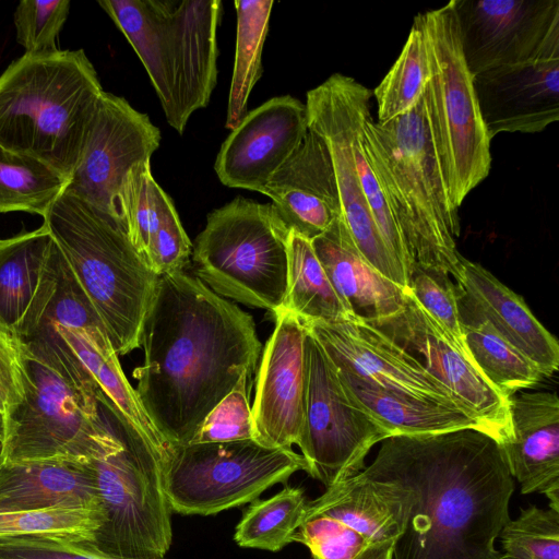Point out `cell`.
Here are the masks:
<instances>
[{
    "instance_id": "obj_1",
    "label": "cell",
    "mask_w": 559,
    "mask_h": 559,
    "mask_svg": "<svg viewBox=\"0 0 559 559\" xmlns=\"http://www.w3.org/2000/svg\"><path fill=\"white\" fill-rule=\"evenodd\" d=\"M136 394L170 445L190 443L207 414L255 370L252 317L185 271L159 276L144 316Z\"/></svg>"
},
{
    "instance_id": "obj_2",
    "label": "cell",
    "mask_w": 559,
    "mask_h": 559,
    "mask_svg": "<svg viewBox=\"0 0 559 559\" xmlns=\"http://www.w3.org/2000/svg\"><path fill=\"white\" fill-rule=\"evenodd\" d=\"M361 473L411 493L393 559H502L496 548L514 491L501 444L465 428L393 436Z\"/></svg>"
},
{
    "instance_id": "obj_3",
    "label": "cell",
    "mask_w": 559,
    "mask_h": 559,
    "mask_svg": "<svg viewBox=\"0 0 559 559\" xmlns=\"http://www.w3.org/2000/svg\"><path fill=\"white\" fill-rule=\"evenodd\" d=\"M103 93L83 49L22 55L0 75V146L69 182Z\"/></svg>"
},
{
    "instance_id": "obj_4",
    "label": "cell",
    "mask_w": 559,
    "mask_h": 559,
    "mask_svg": "<svg viewBox=\"0 0 559 559\" xmlns=\"http://www.w3.org/2000/svg\"><path fill=\"white\" fill-rule=\"evenodd\" d=\"M364 147L414 261L457 277L459 207L433 141L425 93L411 110L385 123L370 117Z\"/></svg>"
},
{
    "instance_id": "obj_5",
    "label": "cell",
    "mask_w": 559,
    "mask_h": 559,
    "mask_svg": "<svg viewBox=\"0 0 559 559\" xmlns=\"http://www.w3.org/2000/svg\"><path fill=\"white\" fill-rule=\"evenodd\" d=\"M43 218L117 355L139 348L159 276L135 250L121 222L66 190Z\"/></svg>"
},
{
    "instance_id": "obj_6",
    "label": "cell",
    "mask_w": 559,
    "mask_h": 559,
    "mask_svg": "<svg viewBox=\"0 0 559 559\" xmlns=\"http://www.w3.org/2000/svg\"><path fill=\"white\" fill-rule=\"evenodd\" d=\"M288 234L272 203L237 197L207 215L192 248L194 273L221 297L274 314L287 294Z\"/></svg>"
},
{
    "instance_id": "obj_7",
    "label": "cell",
    "mask_w": 559,
    "mask_h": 559,
    "mask_svg": "<svg viewBox=\"0 0 559 559\" xmlns=\"http://www.w3.org/2000/svg\"><path fill=\"white\" fill-rule=\"evenodd\" d=\"M24 350V397L5 416L0 461L90 462L122 439L99 411L100 390L85 388Z\"/></svg>"
},
{
    "instance_id": "obj_8",
    "label": "cell",
    "mask_w": 559,
    "mask_h": 559,
    "mask_svg": "<svg viewBox=\"0 0 559 559\" xmlns=\"http://www.w3.org/2000/svg\"><path fill=\"white\" fill-rule=\"evenodd\" d=\"M420 16L430 69L425 88L427 115L451 199L460 207L490 171L491 139L463 56L452 1Z\"/></svg>"
},
{
    "instance_id": "obj_9",
    "label": "cell",
    "mask_w": 559,
    "mask_h": 559,
    "mask_svg": "<svg viewBox=\"0 0 559 559\" xmlns=\"http://www.w3.org/2000/svg\"><path fill=\"white\" fill-rule=\"evenodd\" d=\"M298 471H308L301 454L254 439L171 445L165 489L173 512L211 515L254 501Z\"/></svg>"
},
{
    "instance_id": "obj_10",
    "label": "cell",
    "mask_w": 559,
    "mask_h": 559,
    "mask_svg": "<svg viewBox=\"0 0 559 559\" xmlns=\"http://www.w3.org/2000/svg\"><path fill=\"white\" fill-rule=\"evenodd\" d=\"M121 439L118 449L91 461L105 522L93 542L83 544L116 558L164 559L173 539L167 457Z\"/></svg>"
},
{
    "instance_id": "obj_11",
    "label": "cell",
    "mask_w": 559,
    "mask_h": 559,
    "mask_svg": "<svg viewBox=\"0 0 559 559\" xmlns=\"http://www.w3.org/2000/svg\"><path fill=\"white\" fill-rule=\"evenodd\" d=\"M372 92L355 79L335 73L307 93L308 127L325 143L336 180L342 221L359 253L385 278L406 288L403 266L388 250L365 200L355 143L370 115Z\"/></svg>"
},
{
    "instance_id": "obj_12",
    "label": "cell",
    "mask_w": 559,
    "mask_h": 559,
    "mask_svg": "<svg viewBox=\"0 0 559 559\" xmlns=\"http://www.w3.org/2000/svg\"><path fill=\"white\" fill-rule=\"evenodd\" d=\"M304 352V423L297 445L307 473L328 488L364 471L371 448L391 436L346 395L335 366L307 330Z\"/></svg>"
},
{
    "instance_id": "obj_13",
    "label": "cell",
    "mask_w": 559,
    "mask_h": 559,
    "mask_svg": "<svg viewBox=\"0 0 559 559\" xmlns=\"http://www.w3.org/2000/svg\"><path fill=\"white\" fill-rule=\"evenodd\" d=\"M409 491L361 472L307 501L293 542L312 559H356L367 549L394 544L405 530Z\"/></svg>"
},
{
    "instance_id": "obj_14",
    "label": "cell",
    "mask_w": 559,
    "mask_h": 559,
    "mask_svg": "<svg viewBox=\"0 0 559 559\" xmlns=\"http://www.w3.org/2000/svg\"><path fill=\"white\" fill-rule=\"evenodd\" d=\"M461 47L474 75L559 59V0H452Z\"/></svg>"
},
{
    "instance_id": "obj_15",
    "label": "cell",
    "mask_w": 559,
    "mask_h": 559,
    "mask_svg": "<svg viewBox=\"0 0 559 559\" xmlns=\"http://www.w3.org/2000/svg\"><path fill=\"white\" fill-rule=\"evenodd\" d=\"M160 139L159 129L146 114L104 91L82 156L64 190L121 222L123 181L132 168L151 162Z\"/></svg>"
},
{
    "instance_id": "obj_16",
    "label": "cell",
    "mask_w": 559,
    "mask_h": 559,
    "mask_svg": "<svg viewBox=\"0 0 559 559\" xmlns=\"http://www.w3.org/2000/svg\"><path fill=\"white\" fill-rule=\"evenodd\" d=\"M369 323L418 357L428 372L450 391L459 406L500 444L510 437L509 399L452 345L407 287L397 313Z\"/></svg>"
},
{
    "instance_id": "obj_17",
    "label": "cell",
    "mask_w": 559,
    "mask_h": 559,
    "mask_svg": "<svg viewBox=\"0 0 559 559\" xmlns=\"http://www.w3.org/2000/svg\"><path fill=\"white\" fill-rule=\"evenodd\" d=\"M162 62L171 92L166 118L182 134L191 115L207 106L217 81L219 0H162Z\"/></svg>"
},
{
    "instance_id": "obj_18",
    "label": "cell",
    "mask_w": 559,
    "mask_h": 559,
    "mask_svg": "<svg viewBox=\"0 0 559 559\" xmlns=\"http://www.w3.org/2000/svg\"><path fill=\"white\" fill-rule=\"evenodd\" d=\"M300 322L337 369L395 393L461 408L418 357L371 323L356 317L333 323Z\"/></svg>"
},
{
    "instance_id": "obj_19",
    "label": "cell",
    "mask_w": 559,
    "mask_h": 559,
    "mask_svg": "<svg viewBox=\"0 0 559 559\" xmlns=\"http://www.w3.org/2000/svg\"><path fill=\"white\" fill-rule=\"evenodd\" d=\"M306 105L290 96L273 97L247 112L226 138L214 170L229 188L262 192L308 133Z\"/></svg>"
},
{
    "instance_id": "obj_20",
    "label": "cell",
    "mask_w": 559,
    "mask_h": 559,
    "mask_svg": "<svg viewBox=\"0 0 559 559\" xmlns=\"http://www.w3.org/2000/svg\"><path fill=\"white\" fill-rule=\"evenodd\" d=\"M274 318L257 373L253 436L265 447L292 449L298 444L304 423L306 330L284 308Z\"/></svg>"
},
{
    "instance_id": "obj_21",
    "label": "cell",
    "mask_w": 559,
    "mask_h": 559,
    "mask_svg": "<svg viewBox=\"0 0 559 559\" xmlns=\"http://www.w3.org/2000/svg\"><path fill=\"white\" fill-rule=\"evenodd\" d=\"M487 132L536 133L559 119V59L506 66L474 75Z\"/></svg>"
},
{
    "instance_id": "obj_22",
    "label": "cell",
    "mask_w": 559,
    "mask_h": 559,
    "mask_svg": "<svg viewBox=\"0 0 559 559\" xmlns=\"http://www.w3.org/2000/svg\"><path fill=\"white\" fill-rule=\"evenodd\" d=\"M272 200L289 230L313 239L342 218L332 160L312 130L261 192Z\"/></svg>"
},
{
    "instance_id": "obj_23",
    "label": "cell",
    "mask_w": 559,
    "mask_h": 559,
    "mask_svg": "<svg viewBox=\"0 0 559 559\" xmlns=\"http://www.w3.org/2000/svg\"><path fill=\"white\" fill-rule=\"evenodd\" d=\"M510 437L501 444L523 495L543 493L559 511V399L556 392L509 397Z\"/></svg>"
},
{
    "instance_id": "obj_24",
    "label": "cell",
    "mask_w": 559,
    "mask_h": 559,
    "mask_svg": "<svg viewBox=\"0 0 559 559\" xmlns=\"http://www.w3.org/2000/svg\"><path fill=\"white\" fill-rule=\"evenodd\" d=\"M55 329L96 381L100 390L99 403L115 417L116 429L124 441L131 447L168 456L171 445L156 428L124 376L107 332L99 328L56 325Z\"/></svg>"
},
{
    "instance_id": "obj_25",
    "label": "cell",
    "mask_w": 559,
    "mask_h": 559,
    "mask_svg": "<svg viewBox=\"0 0 559 559\" xmlns=\"http://www.w3.org/2000/svg\"><path fill=\"white\" fill-rule=\"evenodd\" d=\"M476 309L509 343L528 357L545 377L559 366V344L524 299L479 263L463 255L455 277Z\"/></svg>"
},
{
    "instance_id": "obj_26",
    "label": "cell",
    "mask_w": 559,
    "mask_h": 559,
    "mask_svg": "<svg viewBox=\"0 0 559 559\" xmlns=\"http://www.w3.org/2000/svg\"><path fill=\"white\" fill-rule=\"evenodd\" d=\"M57 508L104 513L91 461H0V513Z\"/></svg>"
},
{
    "instance_id": "obj_27",
    "label": "cell",
    "mask_w": 559,
    "mask_h": 559,
    "mask_svg": "<svg viewBox=\"0 0 559 559\" xmlns=\"http://www.w3.org/2000/svg\"><path fill=\"white\" fill-rule=\"evenodd\" d=\"M334 290L353 317L376 322L397 313L405 288L385 278L359 253L342 218L311 239Z\"/></svg>"
},
{
    "instance_id": "obj_28",
    "label": "cell",
    "mask_w": 559,
    "mask_h": 559,
    "mask_svg": "<svg viewBox=\"0 0 559 559\" xmlns=\"http://www.w3.org/2000/svg\"><path fill=\"white\" fill-rule=\"evenodd\" d=\"M336 371L346 395L391 437L440 433L465 428L485 431L474 417L461 408L395 393L345 370L336 368Z\"/></svg>"
},
{
    "instance_id": "obj_29",
    "label": "cell",
    "mask_w": 559,
    "mask_h": 559,
    "mask_svg": "<svg viewBox=\"0 0 559 559\" xmlns=\"http://www.w3.org/2000/svg\"><path fill=\"white\" fill-rule=\"evenodd\" d=\"M56 325L100 328L106 331L96 309L52 239L39 287L15 334L22 343H27L45 333L55 332Z\"/></svg>"
},
{
    "instance_id": "obj_30",
    "label": "cell",
    "mask_w": 559,
    "mask_h": 559,
    "mask_svg": "<svg viewBox=\"0 0 559 559\" xmlns=\"http://www.w3.org/2000/svg\"><path fill=\"white\" fill-rule=\"evenodd\" d=\"M457 305L467 354L500 394L509 399L544 379L538 367L497 332L459 285Z\"/></svg>"
},
{
    "instance_id": "obj_31",
    "label": "cell",
    "mask_w": 559,
    "mask_h": 559,
    "mask_svg": "<svg viewBox=\"0 0 559 559\" xmlns=\"http://www.w3.org/2000/svg\"><path fill=\"white\" fill-rule=\"evenodd\" d=\"M52 238L39 228L0 242V325H20L39 287Z\"/></svg>"
},
{
    "instance_id": "obj_32",
    "label": "cell",
    "mask_w": 559,
    "mask_h": 559,
    "mask_svg": "<svg viewBox=\"0 0 559 559\" xmlns=\"http://www.w3.org/2000/svg\"><path fill=\"white\" fill-rule=\"evenodd\" d=\"M287 254V294L284 309L300 321L333 323L353 317L334 290L310 239L289 230Z\"/></svg>"
},
{
    "instance_id": "obj_33",
    "label": "cell",
    "mask_w": 559,
    "mask_h": 559,
    "mask_svg": "<svg viewBox=\"0 0 559 559\" xmlns=\"http://www.w3.org/2000/svg\"><path fill=\"white\" fill-rule=\"evenodd\" d=\"M235 62L225 127L235 129L247 114L249 96L262 74V49L274 5L272 0H236Z\"/></svg>"
},
{
    "instance_id": "obj_34",
    "label": "cell",
    "mask_w": 559,
    "mask_h": 559,
    "mask_svg": "<svg viewBox=\"0 0 559 559\" xmlns=\"http://www.w3.org/2000/svg\"><path fill=\"white\" fill-rule=\"evenodd\" d=\"M68 180L46 164L0 146V213L44 217Z\"/></svg>"
},
{
    "instance_id": "obj_35",
    "label": "cell",
    "mask_w": 559,
    "mask_h": 559,
    "mask_svg": "<svg viewBox=\"0 0 559 559\" xmlns=\"http://www.w3.org/2000/svg\"><path fill=\"white\" fill-rule=\"evenodd\" d=\"M429 75L428 49L419 13L399 58L373 91L377 122L385 123L411 110L423 97Z\"/></svg>"
},
{
    "instance_id": "obj_36",
    "label": "cell",
    "mask_w": 559,
    "mask_h": 559,
    "mask_svg": "<svg viewBox=\"0 0 559 559\" xmlns=\"http://www.w3.org/2000/svg\"><path fill=\"white\" fill-rule=\"evenodd\" d=\"M307 500L301 488L286 487L267 499H255L236 526L234 539L246 548L280 551L293 543Z\"/></svg>"
},
{
    "instance_id": "obj_37",
    "label": "cell",
    "mask_w": 559,
    "mask_h": 559,
    "mask_svg": "<svg viewBox=\"0 0 559 559\" xmlns=\"http://www.w3.org/2000/svg\"><path fill=\"white\" fill-rule=\"evenodd\" d=\"M169 200L152 175L151 162L132 168L123 181L119 195L121 223L145 262L151 238Z\"/></svg>"
},
{
    "instance_id": "obj_38",
    "label": "cell",
    "mask_w": 559,
    "mask_h": 559,
    "mask_svg": "<svg viewBox=\"0 0 559 559\" xmlns=\"http://www.w3.org/2000/svg\"><path fill=\"white\" fill-rule=\"evenodd\" d=\"M104 522L102 511L80 508L0 513V537L36 536L92 543Z\"/></svg>"
},
{
    "instance_id": "obj_39",
    "label": "cell",
    "mask_w": 559,
    "mask_h": 559,
    "mask_svg": "<svg viewBox=\"0 0 559 559\" xmlns=\"http://www.w3.org/2000/svg\"><path fill=\"white\" fill-rule=\"evenodd\" d=\"M511 559H559V511L531 506L509 519L499 537Z\"/></svg>"
},
{
    "instance_id": "obj_40",
    "label": "cell",
    "mask_w": 559,
    "mask_h": 559,
    "mask_svg": "<svg viewBox=\"0 0 559 559\" xmlns=\"http://www.w3.org/2000/svg\"><path fill=\"white\" fill-rule=\"evenodd\" d=\"M407 288L439 324L452 345L469 358L460 323L457 285L451 281L450 275L415 262L408 274Z\"/></svg>"
},
{
    "instance_id": "obj_41",
    "label": "cell",
    "mask_w": 559,
    "mask_h": 559,
    "mask_svg": "<svg viewBox=\"0 0 559 559\" xmlns=\"http://www.w3.org/2000/svg\"><path fill=\"white\" fill-rule=\"evenodd\" d=\"M366 127V126H365ZM364 130L355 143V157L361 190L376 226L392 257L403 266L407 278L415 263L383 188L364 147Z\"/></svg>"
},
{
    "instance_id": "obj_42",
    "label": "cell",
    "mask_w": 559,
    "mask_h": 559,
    "mask_svg": "<svg viewBox=\"0 0 559 559\" xmlns=\"http://www.w3.org/2000/svg\"><path fill=\"white\" fill-rule=\"evenodd\" d=\"M69 0H22L13 21L16 40L24 53H41L58 49L56 40L70 13Z\"/></svg>"
},
{
    "instance_id": "obj_43",
    "label": "cell",
    "mask_w": 559,
    "mask_h": 559,
    "mask_svg": "<svg viewBox=\"0 0 559 559\" xmlns=\"http://www.w3.org/2000/svg\"><path fill=\"white\" fill-rule=\"evenodd\" d=\"M250 380L245 376L237 386L207 414L190 443L254 439L247 389Z\"/></svg>"
},
{
    "instance_id": "obj_44",
    "label": "cell",
    "mask_w": 559,
    "mask_h": 559,
    "mask_svg": "<svg viewBox=\"0 0 559 559\" xmlns=\"http://www.w3.org/2000/svg\"><path fill=\"white\" fill-rule=\"evenodd\" d=\"M192 248L170 199L151 238L147 265L157 276L183 271L189 263Z\"/></svg>"
},
{
    "instance_id": "obj_45",
    "label": "cell",
    "mask_w": 559,
    "mask_h": 559,
    "mask_svg": "<svg viewBox=\"0 0 559 559\" xmlns=\"http://www.w3.org/2000/svg\"><path fill=\"white\" fill-rule=\"evenodd\" d=\"M0 559H123L104 555L67 539L16 536L0 537ZM165 559V558H164Z\"/></svg>"
},
{
    "instance_id": "obj_46",
    "label": "cell",
    "mask_w": 559,
    "mask_h": 559,
    "mask_svg": "<svg viewBox=\"0 0 559 559\" xmlns=\"http://www.w3.org/2000/svg\"><path fill=\"white\" fill-rule=\"evenodd\" d=\"M24 350L19 336L0 325V412L4 418L24 397Z\"/></svg>"
},
{
    "instance_id": "obj_47",
    "label": "cell",
    "mask_w": 559,
    "mask_h": 559,
    "mask_svg": "<svg viewBox=\"0 0 559 559\" xmlns=\"http://www.w3.org/2000/svg\"><path fill=\"white\" fill-rule=\"evenodd\" d=\"M393 545L383 544L369 548L356 559H393Z\"/></svg>"
},
{
    "instance_id": "obj_48",
    "label": "cell",
    "mask_w": 559,
    "mask_h": 559,
    "mask_svg": "<svg viewBox=\"0 0 559 559\" xmlns=\"http://www.w3.org/2000/svg\"><path fill=\"white\" fill-rule=\"evenodd\" d=\"M4 432H5V419H4L3 414L0 412V442L3 441Z\"/></svg>"
},
{
    "instance_id": "obj_49",
    "label": "cell",
    "mask_w": 559,
    "mask_h": 559,
    "mask_svg": "<svg viewBox=\"0 0 559 559\" xmlns=\"http://www.w3.org/2000/svg\"><path fill=\"white\" fill-rule=\"evenodd\" d=\"M502 559H511V558H507V557L502 556Z\"/></svg>"
},
{
    "instance_id": "obj_50",
    "label": "cell",
    "mask_w": 559,
    "mask_h": 559,
    "mask_svg": "<svg viewBox=\"0 0 559 559\" xmlns=\"http://www.w3.org/2000/svg\"><path fill=\"white\" fill-rule=\"evenodd\" d=\"M2 239H0V242H1Z\"/></svg>"
}]
</instances>
